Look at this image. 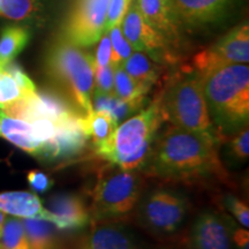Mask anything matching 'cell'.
<instances>
[{
  "instance_id": "6da1fadb",
  "label": "cell",
  "mask_w": 249,
  "mask_h": 249,
  "mask_svg": "<svg viewBox=\"0 0 249 249\" xmlns=\"http://www.w3.org/2000/svg\"><path fill=\"white\" fill-rule=\"evenodd\" d=\"M220 140L219 135L171 126L156 136L143 169L149 176L177 181H189L213 174L224 177L226 172L218 156Z\"/></svg>"
},
{
  "instance_id": "7a4b0ae2",
  "label": "cell",
  "mask_w": 249,
  "mask_h": 249,
  "mask_svg": "<svg viewBox=\"0 0 249 249\" xmlns=\"http://www.w3.org/2000/svg\"><path fill=\"white\" fill-rule=\"evenodd\" d=\"M198 75L211 121L218 132L239 130L248 124L249 67L247 64L225 65Z\"/></svg>"
},
{
  "instance_id": "3957f363",
  "label": "cell",
  "mask_w": 249,
  "mask_h": 249,
  "mask_svg": "<svg viewBox=\"0 0 249 249\" xmlns=\"http://www.w3.org/2000/svg\"><path fill=\"white\" fill-rule=\"evenodd\" d=\"M163 117L154 101L144 110L118 124L110 140L96 154L126 171L143 169L154 145Z\"/></svg>"
},
{
  "instance_id": "277c9868",
  "label": "cell",
  "mask_w": 249,
  "mask_h": 249,
  "mask_svg": "<svg viewBox=\"0 0 249 249\" xmlns=\"http://www.w3.org/2000/svg\"><path fill=\"white\" fill-rule=\"evenodd\" d=\"M45 71L83 116L92 112L93 57L64 36L49 46Z\"/></svg>"
},
{
  "instance_id": "5b68a950",
  "label": "cell",
  "mask_w": 249,
  "mask_h": 249,
  "mask_svg": "<svg viewBox=\"0 0 249 249\" xmlns=\"http://www.w3.org/2000/svg\"><path fill=\"white\" fill-rule=\"evenodd\" d=\"M155 101L163 120L172 126L220 136L211 121L200 75L194 70L173 76Z\"/></svg>"
},
{
  "instance_id": "8992f818",
  "label": "cell",
  "mask_w": 249,
  "mask_h": 249,
  "mask_svg": "<svg viewBox=\"0 0 249 249\" xmlns=\"http://www.w3.org/2000/svg\"><path fill=\"white\" fill-rule=\"evenodd\" d=\"M142 182L135 171L117 169L103 171L92 191L90 217L95 222L124 218L141 197Z\"/></svg>"
},
{
  "instance_id": "52a82bcc",
  "label": "cell",
  "mask_w": 249,
  "mask_h": 249,
  "mask_svg": "<svg viewBox=\"0 0 249 249\" xmlns=\"http://www.w3.org/2000/svg\"><path fill=\"white\" fill-rule=\"evenodd\" d=\"M110 0H74L62 36L80 48L98 42L105 33Z\"/></svg>"
},
{
  "instance_id": "ba28073f",
  "label": "cell",
  "mask_w": 249,
  "mask_h": 249,
  "mask_svg": "<svg viewBox=\"0 0 249 249\" xmlns=\"http://www.w3.org/2000/svg\"><path fill=\"white\" fill-rule=\"evenodd\" d=\"M121 24L124 38L135 51L144 52L160 64L178 61V57L171 48L172 43L160 31L145 22L135 2L129 5Z\"/></svg>"
},
{
  "instance_id": "9c48e42d",
  "label": "cell",
  "mask_w": 249,
  "mask_h": 249,
  "mask_svg": "<svg viewBox=\"0 0 249 249\" xmlns=\"http://www.w3.org/2000/svg\"><path fill=\"white\" fill-rule=\"evenodd\" d=\"M249 27L248 22L233 28L211 48L198 52L193 58V70L201 74L213 68L232 64H248Z\"/></svg>"
},
{
  "instance_id": "30bf717a",
  "label": "cell",
  "mask_w": 249,
  "mask_h": 249,
  "mask_svg": "<svg viewBox=\"0 0 249 249\" xmlns=\"http://www.w3.org/2000/svg\"><path fill=\"white\" fill-rule=\"evenodd\" d=\"M187 200L180 194L166 189L150 193L141 207L145 225L160 234L176 232L187 213Z\"/></svg>"
},
{
  "instance_id": "8fae6325",
  "label": "cell",
  "mask_w": 249,
  "mask_h": 249,
  "mask_svg": "<svg viewBox=\"0 0 249 249\" xmlns=\"http://www.w3.org/2000/svg\"><path fill=\"white\" fill-rule=\"evenodd\" d=\"M83 117L73 116L57 121V132L45 144L42 157L50 160H68L86 150L90 141L83 126Z\"/></svg>"
},
{
  "instance_id": "7c38bea8",
  "label": "cell",
  "mask_w": 249,
  "mask_h": 249,
  "mask_svg": "<svg viewBox=\"0 0 249 249\" xmlns=\"http://www.w3.org/2000/svg\"><path fill=\"white\" fill-rule=\"evenodd\" d=\"M234 0H170L180 27H202L225 17Z\"/></svg>"
},
{
  "instance_id": "4fadbf2b",
  "label": "cell",
  "mask_w": 249,
  "mask_h": 249,
  "mask_svg": "<svg viewBox=\"0 0 249 249\" xmlns=\"http://www.w3.org/2000/svg\"><path fill=\"white\" fill-rule=\"evenodd\" d=\"M191 241L193 249H232V230L222 217L208 211L195 220Z\"/></svg>"
},
{
  "instance_id": "5bb4252c",
  "label": "cell",
  "mask_w": 249,
  "mask_h": 249,
  "mask_svg": "<svg viewBox=\"0 0 249 249\" xmlns=\"http://www.w3.org/2000/svg\"><path fill=\"white\" fill-rule=\"evenodd\" d=\"M48 208L55 218V227L62 231L83 229L90 220L89 208L79 195L70 193L53 195L49 198Z\"/></svg>"
},
{
  "instance_id": "9a60e30c",
  "label": "cell",
  "mask_w": 249,
  "mask_h": 249,
  "mask_svg": "<svg viewBox=\"0 0 249 249\" xmlns=\"http://www.w3.org/2000/svg\"><path fill=\"white\" fill-rule=\"evenodd\" d=\"M0 211L18 218L44 219L54 224L55 218L43 205L35 193L30 192H4L0 193Z\"/></svg>"
},
{
  "instance_id": "2e32d148",
  "label": "cell",
  "mask_w": 249,
  "mask_h": 249,
  "mask_svg": "<svg viewBox=\"0 0 249 249\" xmlns=\"http://www.w3.org/2000/svg\"><path fill=\"white\" fill-rule=\"evenodd\" d=\"M140 13L148 24L160 31L171 43L180 38V26L171 9L170 0H135Z\"/></svg>"
},
{
  "instance_id": "e0dca14e",
  "label": "cell",
  "mask_w": 249,
  "mask_h": 249,
  "mask_svg": "<svg viewBox=\"0 0 249 249\" xmlns=\"http://www.w3.org/2000/svg\"><path fill=\"white\" fill-rule=\"evenodd\" d=\"M0 136L28 154L42 157L44 145L36 139L30 123L12 118L0 111Z\"/></svg>"
},
{
  "instance_id": "ac0fdd59",
  "label": "cell",
  "mask_w": 249,
  "mask_h": 249,
  "mask_svg": "<svg viewBox=\"0 0 249 249\" xmlns=\"http://www.w3.org/2000/svg\"><path fill=\"white\" fill-rule=\"evenodd\" d=\"M81 249H139L128 233L113 225L93 229Z\"/></svg>"
},
{
  "instance_id": "d6986e66",
  "label": "cell",
  "mask_w": 249,
  "mask_h": 249,
  "mask_svg": "<svg viewBox=\"0 0 249 249\" xmlns=\"http://www.w3.org/2000/svg\"><path fill=\"white\" fill-rule=\"evenodd\" d=\"M144 101L145 97L124 101L117 97L116 95H108V93L93 90L91 104L93 111L107 112L112 117V119L119 124L136 111L141 110V107L144 105Z\"/></svg>"
},
{
  "instance_id": "ffe728a7",
  "label": "cell",
  "mask_w": 249,
  "mask_h": 249,
  "mask_svg": "<svg viewBox=\"0 0 249 249\" xmlns=\"http://www.w3.org/2000/svg\"><path fill=\"white\" fill-rule=\"evenodd\" d=\"M123 68L133 80L149 89H151L152 85L160 79L163 71L161 64L140 51L130 54L124 61Z\"/></svg>"
},
{
  "instance_id": "44dd1931",
  "label": "cell",
  "mask_w": 249,
  "mask_h": 249,
  "mask_svg": "<svg viewBox=\"0 0 249 249\" xmlns=\"http://www.w3.org/2000/svg\"><path fill=\"white\" fill-rule=\"evenodd\" d=\"M30 40V31L26 27L9 26L0 34V68L18 57Z\"/></svg>"
},
{
  "instance_id": "7402d4cb",
  "label": "cell",
  "mask_w": 249,
  "mask_h": 249,
  "mask_svg": "<svg viewBox=\"0 0 249 249\" xmlns=\"http://www.w3.org/2000/svg\"><path fill=\"white\" fill-rule=\"evenodd\" d=\"M83 126L91 141L93 150H97L110 140L118 124L107 112L92 111L83 117Z\"/></svg>"
},
{
  "instance_id": "603a6c76",
  "label": "cell",
  "mask_w": 249,
  "mask_h": 249,
  "mask_svg": "<svg viewBox=\"0 0 249 249\" xmlns=\"http://www.w3.org/2000/svg\"><path fill=\"white\" fill-rule=\"evenodd\" d=\"M30 249L57 248V231L54 224L44 219H22Z\"/></svg>"
},
{
  "instance_id": "cb8c5ba5",
  "label": "cell",
  "mask_w": 249,
  "mask_h": 249,
  "mask_svg": "<svg viewBox=\"0 0 249 249\" xmlns=\"http://www.w3.org/2000/svg\"><path fill=\"white\" fill-rule=\"evenodd\" d=\"M40 11L38 0H1L0 17L13 21H29Z\"/></svg>"
},
{
  "instance_id": "d4e9b609",
  "label": "cell",
  "mask_w": 249,
  "mask_h": 249,
  "mask_svg": "<svg viewBox=\"0 0 249 249\" xmlns=\"http://www.w3.org/2000/svg\"><path fill=\"white\" fill-rule=\"evenodd\" d=\"M0 249H30L22 219L6 217L0 234Z\"/></svg>"
},
{
  "instance_id": "484cf974",
  "label": "cell",
  "mask_w": 249,
  "mask_h": 249,
  "mask_svg": "<svg viewBox=\"0 0 249 249\" xmlns=\"http://www.w3.org/2000/svg\"><path fill=\"white\" fill-rule=\"evenodd\" d=\"M149 90L147 87L133 80L124 70L123 65L114 67V95L117 97L124 101L145 97Z\"/></svg>"
},
{
  "instance_id": "4316f807",
  "label": "cell",
  "mask_w": 249,
  "mask_h": 249,
  "mask_svg": "<svg viewBox=\"0 0 249 249\" xmlns=\"http://www.w3.org/2000/svg\"><path fill=\"white\" fill-rule=\"evenodd\" d=\"M107 33L108 36H110L112 45V55L110 64L113 67L120 66L133 53V49L129 45V43L127 42V39L124 38L123 30H121V26L111 28Z\"/></svg>"
},
{
  "instance_id": "83f0119b",
  "label": "cell",
  "mask_w": 249,
  "mask_h": 249,
  "mask_svg": "<svg viewBox=\"0 0 249 249\" xmlns=\"http://www.w3.org/2000/svg\"><path fill=\"white\" fill-rule=\"evenodd\" d=\"M93 90L114 95V67L111 64L104 67L93 65Z\"/></svg>"
},
{
  "instance_id": "f1b7e54d",
  "label": "cell",
  "mask_w": 249,
  "mask_h": 249,
  "mask_svg": "<svg viewBox=\"0 0 249 249\" xmlns=\"http://www.w3.org/2000/svg\"><path fill=\"white\" fill-rule=\"evenodd\" d=\"M230 151L235 160H246L249 155V130L248 124L239 129L230 140Z\"/></svg>"
},
{
  "instance_id": "f546056e",
  "label": "cell",
  "mask_w": 249,
  "mask_h": 249,
  "mask_svg": "<svg viewBox=\"0 0 249 249\" xmlns=\"http://www.w3.org/2000/svg\"><path fill=\"white\" fill-rule=\"evenodd\" d=\"M129 5L130 2L128 0H110L107 13V22H105V31H108L116 26H121Z\"/></svg>"
},
{
  "instance_id": "4dcf8cb0",
  "label": "cell",
  "mask_w": 249,
  "mask_h": 249,
  "mask_svg": "<svg viewBox=\"0 0 249 249\" xmlns=\"http://www.w3.org/2000/svg\"><path fill=\"white\" fill-rule=\"evenodd\" d=\"M31 127H33L34 134H35L36 139L42 143L45 147L49 142L52 141L54 138L55 132H57V121L50 120V119H36L31 121Z\"/></svg>"
},
{
  "instance_id": "1f68e13d",
  "label": "cell",
  "mask_w": 249,
  "mask_h": 249,
  "mask_svg": "<svg viewBox=\"0 0 249 249\" xmlns=\"http://www.w3.org/2000/svg\"><path fill=\"white\" fill-rule=\"evenodd\" d=\"M4 70L7 71L13 76L15 82L22 89L24 95H31V93H35L37 91L35 83L31 81L30 77L24 73V71L18 64H15L13 61L9 62L8 65H6L4 67Z\"/></svg>"
},
{
  "instance_id": "d6a6232c",
  "label": "cell",
  "mask_w": 249,
  "mask_h": 249,
  "mask_svg": "<svg viewBox=\"0 0 249 249\" xmlns=\"http://www.w3.org/2000/svg\"><path fill=\"white\" fill-rule=\"evenodd\" d=\"M224 202H225V207L230 210V213H231L233 216L238 219V222L240 223L242 226L246 227V229H248L249 227L248 205L245 204L244 202L232 195H225V197H224Z\"/></svg>"
},
{
  "instance_id": "836d02e7",
  "label": "cell",
  "mask_w": 249,
  "mask_h": 249,
  "mask_svg": "<svg viewBox=\"0 0 249 249\" xmlns=\"http://www.w3.org/2000/svg\"><path fill=\"white\" fill-rule=\"evenodd\" d=\"M98 46L96 50L95 58H93V65L97 67H104L107 66L111 61V55H112V45H111V39L108 36L107 31H105L104 34L101 36V38L98 40Z\"/></svg>"
},
{
  "instance_id": "e575fe53",
  "label": "cell",
  "mask_w": 249,
  "mask_h": 249,
  "mask_svg": "<svg viewBox=\"0 0 249 249\" xmlns=\"http://www.w3.org/2000/svg\"><path fill=\"white\" fill-rule=\"evenodd\" d=\"M27 180L31 188L40 194L49 192L53 186V180L50 178L48 174L37 170L30 171L27 176Z\"/></svg>"
},
{
  "instance_id": "d590c367",
  "label": "cell",
  "mask_w": 249,
  "mask_h": 249,
  "mask_svg": "<svg viewBox=\"0 0 249 249\" xmlns=\"http://www.w3.org/2000/svg\"><path fill=\"white\" fill-rule=\"evenodd\" d=\"M232 242L236 249H249V233L247 230H232Z\"/></svg>"
},
{
  "instance_id": "8d00e7d4",
  "label": "cell",
  "mask_w": 249,
  "mask_h": 249,
  "mask_svg": "<svg viewBox=\"0 0 249 249\" xmlns=\"http://www.w3.org/2000/svg\"><path fill=\"white\" fill-rule=\"evenodd\" d=\"M5 220H6V213H2V211H0V234H1V231H2V227H4Z\"/></svg>"
},
{
  "instance_id": "74e56055",
  "label": "cell",
  "mask_w": 249,
  "mask_h": 249,
  "mask_svg": "<svg viewBox=\"0 0 249 249\" xmlns=\"http://www.w3.org/2000/svg\"><path fill=\"white\" fill-rule=\"evenodd\" d=\"M2 73H4V68H0V87H1V77Z\"/></svg>"
},
{
  "instance_id": "f35d334b",
  "label": "cell",
  "mask_w": 249,
  "mask_h": 249,
  "mask_svg": "<svg viewBox=\"0 0 249 249\" xmlns=\"http://www.w3.org/2000/svg\"><path fill=\"white\" fill-rule=\"evenodd\" d=\"M128 1L130 2V4H132V1H133V0H128Z\"/></svg>"
},
{
  "instance_id": "ab89813d",
  "label": "cell",
  "mask_w": 249,
  "mask_h": 249,
  "mask_svg": "<svg viewBox=\"0 0 249 249\" xmlns=\"http://www.w3.org/2000/svg\"><path fill=\"white\" fill-rule=\"evenodd\" d=\"M0 1H1V0H0Z\"/></svg>"
}]
</instances>
